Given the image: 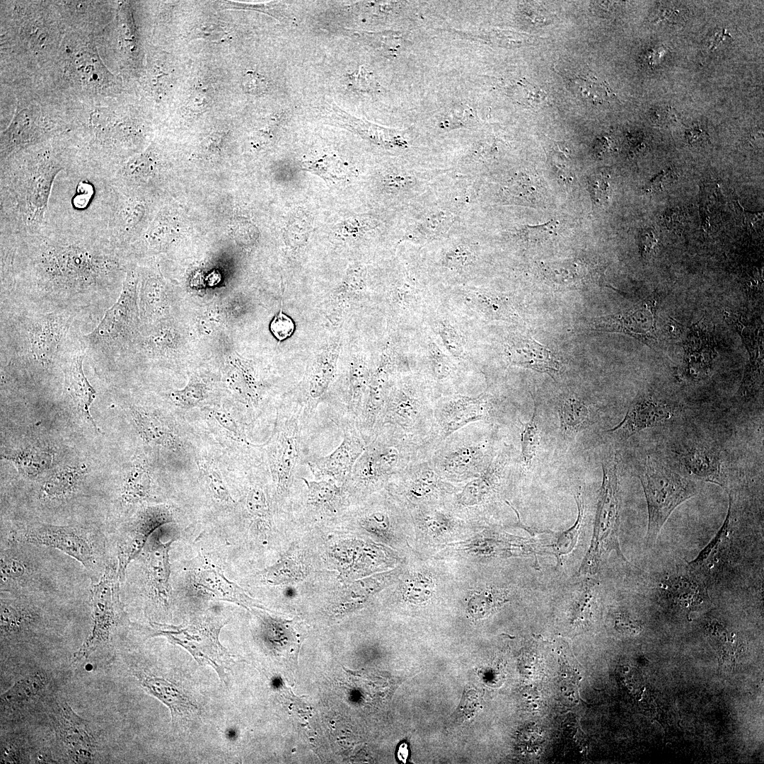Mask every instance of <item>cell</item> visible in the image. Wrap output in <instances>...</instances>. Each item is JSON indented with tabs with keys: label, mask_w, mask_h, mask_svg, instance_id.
<instances>
[{
	"label": "cell",
	"mask_w": 764,
	"mask_h": 764,
	"mask_svg": "<svg viewBox=\"0 0 764 764\" xmlns=\"http://www.w3.org/2000/svg\"><path fill=\"white\" fill-rule=\"evenodd\" d=\"M6 459L14 463L22 474L33 478L43 473L50 467L52 455L47 451L33 448L7 456Z\"/></svg>",
	"instance_id": "d590c367"
},
{
	"label": "cell",
	"mask_w": 764,
	"mask_h": 764,
	"mask_svg": "<svg viewBox=\"0 0 764 764\" xmlns=\"http://www.w3.org/2000/svg\"><path fill=\"white\" fill-rule=\"evenodd\" d=\"M226 736L229 740L235 739L236 738V730L233 729H231V728L228 729L226 731Z\"/></svg>",
	"instance_id": "e7e4bbea"
},
{
	"label": "cell",
	"mask_w": 764,
	"mask_h": 764,
	"mask_svg": "<svg viewBox=\"0 0 764 764\" xmlns=\"http://www.w3.org/2000/svg\"><path fill=\"white\" fill-rule=\"evenodd\" d=\"M715 341L700 323L690 327L683 342L684 356L681 376L686 380L698 381L711 372L716 357Z\"/></svg>",
	"instance_id": "7402d4cb"
},
{
	"label": "cell",
	"mask_w": 764,
	"mask_h": 764,
	"mask_svg": "<svg viewBox=\"0 0 764 764\" xmlns=\"http://www.w3.org/2000/svg\"><path fill=\"white\" fill-rule=\"evenodd\" d=\"M172 543L173 540L163 543L158 538L155 539L148 548L144 558L149 594L165 605L170 592L169 551Z\"/></svg>",
	"instance_id": "cb8c5ba5"
},
{
	"label": "cell",
	"mask_w": 764,
	"mask_h": 764,
	"mask_svg": "<svg viewBox=\"0 0 764 764\" xmlns=\"http://www.w3.org/2000/svg\"><path fill=\"white\" fill-rule=\"evenodd\" d=\"M45 685V678L40 674L24 678L1 695V705L8 708H18L40 693Z\"/></svg>",
	"instance_id": "d6a6232c"
},
{
	"label": "cell",
	"mask_w": 764,
	"mask_h": 764,
	"mask_svg": "<svg viewBox=\"0 0 764 764\" xmlns=\"http://www.w3.org/2000/svg\"><path fill=\"white\" fill-rule=\"evenodd\" d=\"M195 37H199L211 41H220L224 38L226 33L221 26L207 23L198 26L193 32Z\"/></svg>",
	"instance_id": "9f6ffc18"
},
{
	"label": "cell",
	"mask_w": 764,
	"mask_h": 764,
	"mask_svg": "<svg viewBox=\"0 0 764 764\" xmlns=\"http://www.w3.org/2000/svg\"><path fill=\"white\" fill-rule=\"evenodd\" d=\"M210 99L202 91H195L190 97L187 108L193 112L202 111L207 108Z\"/></svg>",
	"instance_id": "6f0895ef"
},
{
	"label": "cell",
	"mask_w": 764,
	"mask_h": 764,
	"mask_svg": "<svg viewBox=\"0 0 764 764\" xmlns=\"http://www.w3.org/2000/svg\"><path fill=\"white\" fill-rule=\"evenodd\" d=\"M409 754L408 746L407 743H403L400 745L398 750V758L400 761L405 763H406Z\"/></svg>",
	"instance_id": "94428289"
},
{
	"label": "cell",
	"mask_w": 764,
	"mask_h": 764,
	"mask_svg": "<svg viewBox=\"0 0 764 764\" xmlns=\"http://www.w3.org/2000/svg\"><path fill=\"white\" fill-rule=\"evenodd\" d=\"M245 509L248 516L258 525H270L271 502L263 485L253 483L249 486L245 498Z\"/></svg>",
	"instance_id": "e575fe53"
},
{
	"label": "cell",
	"mask_w": 764,
	"mask_h": 764,
	"mask_svg": "<svg viewBox=\"0 0 764 764\" xmlns=\"http://www.w3.org/2000/svg\"><path fill=\"white\" fill-rule=\"evenodd\" d=\"M204 398V387L197 380H191L183 390L172 393L173 403L182 407H192L197 405Z\"/></svg>",
	"instance_id": "f6af8a7d"
},
{
	"label": "cell",
	"mask_w": 764,
	"mask_h": 764,
	"mask_svg": "<svg viewBox=\"0 0 764 764\" xmlns=\"http://www.w3.org/2000/svg\"><path fill=\"white\" fill-rule=\"evenodd\" d=\"M682 468L692 478L725 488L726 476L719 453L701 444H692L676 451Z\"/></svg>",
	"instance_id": "603a6c76"
},
{
	"label": "cell",
	"mask_w": 764,
	"mask_h": 764,
	"mask_svg": "<svg viewBox=\"0 0 764 764\" xmlns=\"http://www.w3.org/2000/svg\"><path fill=\"white\" fill-rule=\"evenodd\" d=\"M32 618L31 613L26 608L1 600V632L8 633L19 631L30 623Z\"/></svg>",
	"instance_id": "b9f144b4"
},
{
	"label": "cell",
	"mask_w": 764,
	"mask_h": 764,
	"mask_svg": "<svg viewBox=\"0 0 764 764\" xmlns=\"http://www.w3.org/2000/svg\"><path fill=\"white\" fill-rule=\"evenodd\" d=\"M173 520L169 508L153 505L142 509L121 534L117 542V572L122 581L132 560L141 551L150 536Z\"/></svg>",
	"instance_id": "2e32d148"
},
{
	"label": "cell",
	"mask_w": 764,
	"mask_h": 764,
	"mask_svg": "<svg viewBox=\"0 0 764 764\" xmlns=\"http://www.w3.org/2000/svg\"><path fill=\"white\" fill-rule=\"evenodd\" d=\"M385 490L410 509L438 506L458 488L443 478L429 459L412 463L395 475Z\"/></svg>",
	"instance_id": "8fae6325"
},
{
	"label": "cell",
	"mask_w": 764,
	"mask_h": 764,
	"mask_svg": "<svg viewBox=\"0 0 764 764\" xmlns=\"http://www.w3.org/2000/svg\"><path fill=\"white\" fill-rule=\"evenodd\" d=\"M26 572L23 562L14 556L2 555L1 557V579L4 583L18 580Z\"/></svg>",
	"instance_id": "7dc6e473"
},
{
	"label": "cell",
	"mask_w": 764,
	"mask_h": 764,
	"mask_svg": "<svg viewBox=\"0 0 764 764\" xmlns=\"http://www.w3.org/2000/svg\"><path fill=\"white\" fill-rule=\"evenodd\" d=\"M151 492L149 470L144 464L134 465L128 473L122 485L121 499L127 504L145 501Z\"/></svg>",
	"instance_id": "1f68e13d"
},
{
	"label": "cell",
	"mask_w": 764,
	"mask_h": 764,
	"mask_svg": "<svg viewBox=\"0 0 764 764\" xmlns=\"http://www.w3.org/2000/svg\"><path fill=\"white\" fill-rule=\"evenodd\" d=\"M226 622L214 617H204L184 625H172L151 622L148 636L163 637L185 649L202 666L212 667L226 684V671L231 655L219 642V632Z\"/></svg>",
	"instance_id": "8992f818"
},
{
	"label": "cell",
	"mask_w": 764,
	"mask_h": 764,
	"mask_svg": "<svg viewBox=\"0 0 764 764\" xmlns=\"http://www.w3.org/2000/svg\"><path fill=\"white\" fill-rule=\"evenodd\" d=\"M543 274L550 285L560 289L586 288L598 277L595 267L576 260L548 265Z\"/></svg>",
	"instance_id": "4316f807"
},
{
	"label": "cell",
	"mask_w": 764,
	"mask_h": 764,
	"mask_svg": "<svg viewBox=\"0 0 764 764\" xmlns=\"http://www.w3.org/2000/svg\"><path fill=\"white\" fill-rule=\"evenodd\" d=\"M430 451L391 424L376 427L371 440L342 484L359 497L385 489L390 479L412 463L429 459Z\"/></svg>",
	"instance_id": "7a4b0ae2"
},
{
	"label": "cell",
	"mask_w": 764,
	"mask_h": 764,
	"mask_svg": "<svg viewBox=\"0 0 764 764\" xmlns=\"http://www.w3.org/2000/svg\"><path fill=\"white\" fill-rule=\"evenodd\" d=\"M85 473L83 468H63L51 475L42 487L43 497L57 499L74 492Z\"/></svg>",
	"instance_id": "836d02e7"
},
{
	"label": "cell",
	"mask_w": 764,
	"mask_h": 764,
	"mask_svg": "<svg viewBox=\"0 0 764 764\" xmlns=\"http://www.w3.org/2000/svg\"><path fill=\"white\" fill-rule=\"evenodd\" d=\"M574 498L577 507V517L574 523L567 530L556 533L552 543L548 546L551 548L550 554L554 555L557 558V565L561 564L562 556L569 554L574 548L582 524L584 511V500L579 492L577 493Z\"/></svg>",
	"instance_id": "8d00e7d4"
},
{
	"label": "cell",
	"mask_w": 764,
	"mask_h": 764,
	"mask_svg": "<svg viewBox=\"0 0 764 764\" xmlns=\"http://www.w3.org/2000/svg\"><path fill=\"white\" fill-rule=\"evenodd\" d=\"M697 570L687 565L665 577L659 589L663 600L670 606L689 611L710 601L705 582L699 577Z\"/></svg>",
	"instance_id": "44dd1931"
},
{
	"label": "cell",
	"mask_w": 764,
	"mask_h": 764,
	"mask_svg": "<svg viewBox=\"0 0 764 764\" xmlns=\"http://www.w3.org/2000/svg\"><path fill=\"white\" fill-rule=\"evenodd\" d=\"M690 142H698L705 139V134L700 130L691 131L688 134Z\"/></svg>",
	"instance_id": "be15d7a7"
},
{
	"label": "cell",
	"mask_w": 764,
	"mask_h": 764,
	"mask_svg": "<svg viewBox=\"0 0 764 764\" xmlns=\"http://www.w3.org/2000/svg\"><path fill=\"white\" fill-rule=\"evenodd\" d=\"M615 625L622 632L627 633H636L640 630V627L637 621L633 620L630 617L624 614L619 613L615 618Z\"/></svg>",
	"instance_id": "91938a15"
},
{
	"label": "cell",
	"mask_w": 764,
	"mask_h": 764,
	"mask_svg": "<svg viewBox=\"0 0 764 764\" xmlns=\"http://www.w3.org/2000/svg\"><path fill=\"white\" fill-rule=\"evenodd\" d=\"M54 722L57 734L70 759L74 763L92 761L96 742L88 724L75 714L66 702L57 706Z\"/></svg>",
	"instance_id": "ffe728a7"
},
{
	"label": "cell",
	"mask_w": 764,
	"mask_h": 764,
	"mask_svg": "<svg viewBox=\"0 0 764 764\" xmlns=\"http://www.w3.org/2000/svg\"><path fill=\"white\" fill-rule=\"evenodd\" d=\"M519 422L522 428L520 432L521 471L529 470L532 461L536 455L540 445V431L538 426L537 408H534L531 419L527 422Z\"/></svg>",
	"instance_id": "74e56055"
},
{
	"label": "cell",
	"mask_w": 764,
	"mask_h": 764,
	"mask_svg": "<svg viewBox=\"0 0 764 764\" xmlns=\"http://www.w3.org/2000/svg\"><path fill=\"white\" fill-rule=\"evenodd\" d=\"M657 299L652 296L635 308L613 315L594 318L591 329L619 332L639 340L653 349L659 346L656 331Z\"/></svg>",
	"instance_id": "9a60e30c"
},
{
	"label": "cell",
	"mask_w": 764,
	"mask_h": 764,
	"mask_svg": "<svg viewBox=\"0 0 764 764\" xmlns=\"http://www.w3.org/2000/svg\"><path fill=\"white\" fill-rule=\"evenodd\" d=\"M497 401L489 394L477 397L444 396L434 402V422L427 445L431 455L449 435L473 422H494L501 417Z\"/></svg>",
	"instance_id": "9c48e42d"
},
{
	"label": "cell",
	"mask_w": 764,
	"mask_h": 764,
	"mask_svg": "<svg viewBox=\"0 0 764 764\" xmlns=\"http://www.w3.org/2000/svg\"><path fill=\"white\" fill-rule=\"evenodd\" d=\"M492 423L469 424L436 448L429 460L443 478L451 483L466 482L487 469L501 448H497Z\"/></svg>",
	"instance_id": "3957f363"
},
{
	"label": "cell",
	"mask_w": 764,
	"mask_h": 764,
	"mask_svg": "<svg viewBox=\"0 0 764 764\" xmlns=\"http://www.w3.org/2000/svg\"><path fill=\"white\" fill-rule=\"evenodd\" d=\"M760 214H753L751 212H746L745 214V224L748 226H751L753 224L756 223L760 218Z\"/></svg>",
	"instance_id": "6125c7cd"
},
{
	"label": "cell",
	"mask_w": 764,
	"mask_h": 764,
	"mask_svg": "<svg viewBox=\"0 0 764 764\" xmlns=\"http://www.w3.org/2000/svg\"><path fill=\"white\" fill-rule=\"evenodd\" d=\"M446 196L433 199L429 197L412 207V215L407 231L413 240H431L451 231L464 209V197Z\"/></svg>",
	"instance_id": "5bb4252c"
},
{
	"label": "cell",
	"mask_w": 764,
	"mask_h": 764,
	"mask_svg": "<svg viewBox=\"0 0 764 764\" xmlns=\"http://www.w3.org/2000/svg\"><path fill=\"white\" fill-rule=\"evenodd\" d=\"M241 85L246 93L257 95L266 91L267 82L266 79L257 72L248 71L244 74Z\"/></svg>",
	"instance_id": "f5cc1de1"
},
{
	"label": "cell",
	"mask_w": 764,
	"mask_h": 764,
	"mask_svg": "<svg viewBox=\"0 0 764 764\" xmlns=\"http://www.w3.org/2000/svg\"><path fill=\"white\" fill-rule=\"evenodd\" d=\"M306 485V500L308 508L313 513L335 514L346 503L347 492L342 485L327 480H308L302 478Z\"/></svg>",
	"instance_id": "83f0119b"
},
{
	"label": "cell",
	"mask_w": 764,
	"mask_h": 764,
	"mask_svg": "<svg viewBox=\"0 0 764 764\" xmlns=\"http://www.w3.org/2000/svg\"><path fill=\"white\" fill-rule=\"evenodd\" d=\"M132 415L139 434L146 442L175 448L178 446V439L167 423L155 413L139 409H133Z\"/></svg>",
	"instance_id": "f546056e"
},
{
	"label": "cell",
	"mask_w": 764,
	"mask_h": 764,
	"mask_svg": "<svg viewBox=\"0 0 764 764\" xmlns=\"http://www.w3.org/2000/svg\"><path fill=\"white\" fill-rule=\"evenodd\" d=\"M597 584L587 579L576 589L571 610L572 624L584 625L591 617L592 606L596 599Z\"/></svg>",
	"instance_id": "f35d334b"
},
{
	"label": "cell",
	"mask_w": 764,
	"mask_h": 764,
	"mask_svg": "<svg viewBox=\"0 0 764 764\" xmlns=\"http://www.w3.org/2000/svg\"><path fill=\"white\" fill-rule=\"evenodd\" d=\"M558 415L560 430L565 436H574L591 423L588 406L574 396L566 397L560 402Z\"/></svg>",
	"instance_id": "4dcf8cb0"
},
{
	"label": "cell",
	"mask_w": 764,
	"mask_h": 764,
	"mask_svg": "<svg viewBox=\"0 0 764 764\" xmlns=\"http://www.w3.org/2000/svg\"><path fill=\"white\" fill-rule=\"evenodd\" d=\"M74 168L49 148L28 158L1 161V238L21 240L40 233L49 223L55 178Z\"/></svg>",
	"instance_id": "6da1fadb"
},
{
	"label": "cell",
	"mask_w": 764,
	"mask_h": 764,
	"mask_svg": "<svg viewBox=\"0 0 764 764\" xmlns=\"http://www.w3.org/2000/svg\"><path fill=\"white\" fill-rule=\"evenodd\" d=\"M294 329V321L289 316L282 312V308L270 324V330L272 334L279 341H283L289 337L293 334Z\"/></svg>",
	"instance_id": "c3c4849f"
},
{
	"label": "cell",
	"mask_w": 764,
	"mask_h": 764,
	"mask_svg": "<svg viewBox=\"0 0 764 764\" xmlns=\"http://www.w3.org/2000/svg\"><path fill=\"white\" fill-rule=\"evenodd\" d=\"M82 362L83 356L81 354L75 355L66 369L65 378L67 391L84 417L98 432V428L89 411V408L95 398L96 391L83 374Z\"/></svg>",
	"instance_id": "f1b7e54d"
},
{
	"label": "cell",
	"mask_w": 764,
	"mask_h": 764,
	"mask_svg": "<svg viewBox=\"0 0 764 764\" xmlns=\"http://www.w3.org/2000/svg\"><path fill=\"white\" fill-rule=\"evenodd\" d=\"M645 495L648 512L646 546L653 547L666 521L680 504L699 492L693 478L681 475L647 456L637 475Z\"/></svg>",
	"instance_id": "277c9868"
},
{
	"label": "cell",
	"mask_w": 764,
	"mask_h": 764,
	"mask_svg": "<svg viewBox=\"0 0 764 764\" xmlns=\"http://www.w3.org/2000/svg\"><path fill=\"white\" fill-rule=\"evenodd\" d=\"M678 410L675 403L644 394L630 404L623 420L607 432L625 440L639 431L670 420L676 416Z\"/></svg>",
	"instance_id": "ac0fdd59"
},
{
	"label": "cell",
	"mask_w": 764,
	"mask_h": 764,
	"mask_svg": "<svg viewBox=\"0 0 764 764\" xmlns=\"http://www.w3.org/2000/svg\"><path fill=\"white\" fill-rule=\"evenodd\" d=\"M301 565L289 557H283L277 563L265 570L263 577L272 584L290 582L301 577Z\"/></svg>",
	"instance_id": "60d3db41"
},
{
	"label": "cell",
	"mask_w": 764,
	"mask_h": 764,
	"mask_svg": "<svg viewBox=\"0 0 764 764\" xmlns=\"http://www.w3.org/2000/svg\"><path fill=\"white\" fill-rule=\"evenodd\" d=\"M507 601V592L505 590L487 589L472 596L468 609L474 618H484Z\"/></svg>",
	"instance_id": "ab89813d"
},
{
	"label": "cell",
	"mask_w": 764,
	"mask_h": 764,
	"mask_svg": "<svg viewBox=\"0 0 764 764\" xmlns=\"http://www.w3.org/2000/svg\"><path fill=\"white\" fill-rule=\"evenodd\" d=\"M135 676L146 692L168 707L173 721L190 716L197 710L192 701L169 681L146 673H137Z\"/></svg>",
	"instance_id": "484cf974"
},
{
	"label": "cell",
	"mask_w": 764,
	"mask_h": 764,
	"mask_svg": "<svg viewBox=\"0 0 764 764\" xmlns=\"http://www.w3.org/2000/svg\"><path fill=\"white\" fill-rule=\"evenodd\" d=\"M188 577L192 591L204 599L231 602L245 608L259 607L239 586L205 558L197 559Z\"/></svg>",
	"instance_id": "e0dca14e"
},
{
	"label": "cell",
	"mask_w": 764,
	"mask_h": 764,
	"mask_svg": "<svg viewBox=\"0 0 764 764\" xmlns=\"http://www.w3.org/2000/svg\"><path fill=\"white\" fill-rule=\"evenodd\" d=\"M117 564H110L99 581L92 587L93 625L91 632L79 650L75 660L88 659L93 652L105 647L112 633L122 622L123 608L120 599Z\"/></svg>",
	"instance_id": "30bf717a"
},
{
	"label": "cell",
	"mask_w": 764,
	"mask_h": 764,
	"mask_svg": "<svg viewBox=\"0 0 764 764\" xmlns=\"http://www.w3.org/2000/svg\"><path fill=\"white\" fill-rule=\"evenodd\" d=\"M727 321L734 326L745 344L749 354V361L744 371L739 392L743 398L748 399L760 389L763 381V328L756 321L749 322L742 316L725 311Z\"/></svg>",
	"instance_id": "d6986e66"
},
{
	"label": "cell",
	"mask_w": 764,
	"mask_h": 764,
	"mask_svg": "<svg viewBox=\"0 0 764 764\" xmlns=\"http://www.w3.org/2000/svg\"><path fill=\"white\" fill-rule=\"evenodd\" d=\"M557 225V221H549L537 226H526L521 231V235L530 241L545 240L548 238Z\"/></svg>",
	"instance_id": "db71d44e"
},
{
	"label": "cell",
	"mask_w": 764,
	"mask_h": 764,
	"mask_svg": "<svg viewBox=\"0 0 764 764\" xmlns=\"http://www.w3.org/2000/svg\"><path fill=\"white\" fill-rule=\"evenodd\" d=\"M405 584V596L411 602H423L432 594V581L425 576L419 574L412 577Z\"/></svg>",
	"instance_id": "bcb514c9"
},
{
	"label": "cell",
	"mask_w": 764,
	"mask_h": 764,
	"mask_svg": "<svg viewBox=\"0 0 764 764\" xmlns=\"http://www.w3.org/2000/svg\"><path fill=\"white\" fill-rule=\"evenodd\" d=\"M729 501L728 510L722 525L721 526L720 528L717 532L715 536L706 545V546L704 547V548L700 552L698 556L694 560H691L690 562L688 563V565L690 568L699 571V569H700L701 567L704 565L705 562L708 560L710 555L716 551V549L718 548L719 543L722 542L723 538L725 536L729 526L731 514L732 497L730 494H729Z\"/></svg>",
	"instance_id": "7bdbcfd3"
},
{
	"label": "cell",
	"mask_w": 764,
	"mask_h": 764,
	"mask_svg": "<svg viewBox=\"0 0 764 764\" xmlns=\"http://www.w3.org/2000/svg\"><path fill=\"white\" fill-rule=\"evenodd\" d=\"M11 536L14 540L20 543L57 549L87 569H93L98 565L100 548L98 538L86 528L34 523L14 531Z\"/></svg>",
	"instance_id": "7c38bea8"
},
{
	"label": "cell",
	"mask_w": 764,
	"mask_h": 764,
	"mask_svg": "<svg viewBox=\"0 0 764 764\" xmlns=\"http://www.w3.org/2000/svg\"><path fill=\"white\" fill-rule=\"evenodd\" d=\"M277 413L274 432L265 446L276 495L282 500L289 494L293 484L301 460L303 426L311 419L303 405H292Z\"/></svg>",
	"instance_id": "52a82bcc"
},
{
	"label": "cell",
	"mask_w": 764,
	"mask_h": 764,
	"mask_svg": "<svg viewBox=\"0 0 764 764\" xmlns=\"http://www.w3.org/2000/svg\"><path fill=\"white\" fill-rule=\"evenodd\" d=\"M676 178L675 172L668 168L664 170L652 178L646 185L645 190L648 192L663 191Z\"/></svg>",
	"instance_id": "11a10c76"
},
{
	"label": "cell",
	"mask_w": 764,
	"mask_h": 764,
	"mask_svg": "<svg viewBox=\"0 0 764 764\" xmlns=\"http://www.w3.org/2000/svg\"><path fill=\"white\" fill-rule=\"evenodd\" d=\"M202 472L207 487L214 498L226 504H232L235 502L216 470L205 465L202 467Z\"/></svg>",
	"instance_id": "ee69618b"
},
{
	"label": "cell",
	"mask_w": 764,
	"mask_h": 764,
	"mask_svg": "<svg viewBox=\"0 0 764 764\" xmlns=\"http://www.w3.org/2000/svg\"><path fill=\"white\" fill-rule=\"evenodd\" d=\"M664 225L668 229L674 231H681L684 225L683 214L676 209L667 211L663 216Z\"/></svg>",
	"instance_id": "680465c9"
},
{
	"label": "cell",
	"mask_w": 764,
	"mask_h": 764,
	"mask_svg": "<svg viewBox=\"0 0 764 764\" xmlns=\"http://www.w3.org/2000/svg\"><path fill=\"white\" fill-rule=\"evenodd\" d=\"M639 246L641 255L644 258H649L656 253L659 248V241L653 229L647 228L641 232Z\"/></svg>",
	"instance_id": "816d5d0a"
},
{
	"label": "cell",
	"mask_w": 764,
	"mask_h": 764,
	"mask_svg": "<svg viewBox=\"0 0 764 764\" xmlns=\"http://www.w3.org/2000/svg\"><path fill=\"white\" fill-rule=\"evenodd\" d=\"M434 402L424 386L413 378L405 380L388 396L375 428L391 424L426 444L433 426Z\"/></svg>",
	"instance_id": "ba28073f"
},
{
	"label": "cell",
	"mask_w": 764,
	"mask_h": 764,
	"mask_svg": "<svg viewBox=\"0 0 764 764\" xmlns=\"http://www.w3.org/2000/svg\"><path fill=\"white\" fill-rule=\"evenodd\" d=\"M211 414L220 425L231 433L236 440L246 445L250 444L246 439L243 430L238 426L235 419L228 413L220 410H212Z\"/></svg>",
	"instance_id": "f907efd6"
},
{
	"label": "cell",
	"mask_w": 764,
	"mask_h": 764,
	"mask_svg": "<svg viewBox=\"0 0 764 764\" xmlns=\"http://www.w3.org/2000/svg\"><path fill=\"white\" fill-rule=\"evenodd\" d=\"M589 189L596 204L606 202L609 197L610 187L607 178L603 175H594L588 181Z\"/></svg>",
	"instance_id": "681fc988"
},
{
	"label": "cell",
	"mask_w": 764,
	"mask_h": 764,
	"mask_svg": "<svg viewBox=\"0 0 764 764\" xmlns=\"http://www.w3.org/2000/svg\"><path fill=\"white\" fill-rule=\"evenodd\" d=\"M509 358L512 364L548 374L554 379L562 372V365L555 355L531 337L515 340L509 347Z\"/></svg>",
	"instance_id": "d4e9b609"
},
{
	"label": "cell",
	"mask_w": 764,
	"mask_h": 764,
	"mask_svg": "<svg viewBox=\"0 0 764 764\" xmlns=\"http://www.w3.org/2000/svg\"><path fill=\"white\" fill-rule=\"evenodd\" d=\"M331 419L342 431L341 443L326 456L310 458L307 464L316 480L330 479L342 485L365 449L366 443L355 421L338 417Z\"/></svg>",
	"instance_id": "4fadbf2b"
},
{
	"label": "cell",
	"mask_w": 764,
	"mask_h": 764,
	"mask_svg": "<svg viewBox=\"0 0 764 764\" xmlns=\"http://www.w3.org/2000/svg\"><path fill=\"white\" fill-rule=\"evenodd\" d=\"M618 459L615 453L602 462L603 479L598 495L592 540L579 572L594 574L603 555L615 551L625 560L620 548V491Z\"/></svg>",
	"instance_id": "5b68a950"
}]
</instances>
